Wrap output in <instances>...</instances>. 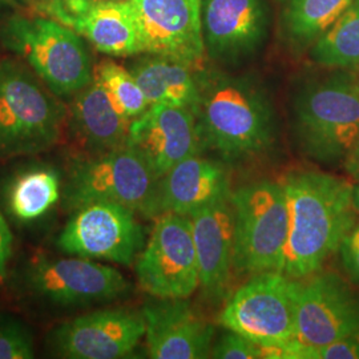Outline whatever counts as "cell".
<instances>
[{
  "label": "cell",
  "mask_w": 359,
  "mask_h": 359,
  "mask_svg": "<svg viewBox=\"0 0 359 359\" xmlns=\"http://www.w3.org/2000/svg\"><path fill=\"white\" fill-rule=\"evenodd\" d=\"M200 99L196 116L204 148L228 167L248 165L274 151L276 111L265 87L252 76L219 69L196 72Z\"/></svg>",
  "instance_id": "obj_1"
},
{
  "label": "cell",
  "mask_w": 359,
  "mask_h": 359,
  "mask_svg": "<svg viewBox=\"0 0 359 359\" xmlns=\"http://www.w3.org/2000/svg\"><path fill=\"white\" fill-rule=\"evenodd\" d=\"M289 209L283 274L302 280L325 268L358 218L353 181L316 169L287 172L283 180Z\"/></svg>",
  "instance_id": "obj_2"
},
{
  "label": "cell",
  "mask_w": 359,
  "mask_h": 359,
  "mask_svg": "<svg viewBox=\"0 0 359 359\" xmlns=\"http://www.w3.org/2000/svg\"><path fill=\"white\" fill-rule=\"evenodd\" d=\"M292 135L297 152L323 167H342L359 135L357 72L329 69L295 90Z\"/></svg>",
  "instance_id": "obj_3"
},
{
  "label": "cell",
  "mask_w": 359,
  "mask_h": 359,
  "mask_svg": "<svg viewBox=\"0 0 359 359\" xmlns=\"http://www.w3.org/2000/svg\"><path fill=\"white\" fill-rule=\"evenodd\" d=\"M65 118V105L26 63L0 60V158L51 149Z\"/></svg>",
  "instance_id": "obj_4"
},
{
  "label": "cell",
  "mask_w": 359,
  "mask_h": 359,
  "mask_svg": "<svg viewBox=\"0 0 359 359\" xmlns=\"http://www.w3.org/2000/svg\"><path fill=\"white\" fill-rule=\"evenodd\" d=\"M0 41L57 97L75 96L93 80L95 67L83 36L51 18L11 15L0 26Z\"/></svg>",
  "instance_id": "obj_5"
},
{
  "label": "cell",
  "mask_w": 359,
  "mask_h": 359,
  "mask_svg": "<svg viewBox=\"0 0 359 359\" xmlns=\"http://www.w3.org/2000/svg\"><path fill=\"white\" fill-rule=\"evenodd\" d=\"M233 273L250 277L281 271L289 209L281 181L258 180L231 191Z\"/></svg>",
  "instance_id": "obj_6"
},
{
  "label": "cell",
  "mask_w": 359,
  "mask_h": 359,
  "mask_svg": "<svg viewBox=\"0 0 359 359\" xmlns=\"http://www.w3.org/2000/svg\"><path fill=\"white\" fill-rule=\"evenodd\" d=\"M218 322L256 342L270 359L274 350L295 341L293 280L276 270L248 277L225 301Z\"/></svg>",
  "instance_id": "obj_7"
},
{
  "label": "cell",
  "mask_w": 359,
  "mask_h": 359,
  "mask_svg": "<svg viewBox=\"0 0 359 359\" xmlns=\"http://www.w3.org/2000/svg\"><path fill=\"white\" fill-rule=\"evenodd\" d=\"M158 179L128 145L95 154L76 164L65 185V205L115 203L149 218Z\"/></svg>",
  "instance_id": "obj_8"
},
{
  "label": "cell",
  "mask_w": 359,
  "mask_h": 359,
  "mask_svg": "<svg viewBox=\"0 0 359 359\" xmlns=\"http://www.w3.org/2000/svg\"><path fill=\"white\" fill-rule=\"evenodd\" d=\"M139 286L156 298H191L200 287V266L189 216L165 213L135 262Z\"/></svg>",
  "instance_id": "obj_9"
},
{
  "label": "cell",
  "mask_w": 359,
  "mask_h": 359,
  "mask_svg": "<svg viewBox=\"0 0 359 359\" xmlns=\"http://www.w3.org/2000/svg\"><path fill=\"white\" fill-rule=\"evenodd\" d=\"M357 289L346 277L332 270L293 280L295 341L323 346L359 333Z\"/></svg>",
  "instance_id": "obj_10"
},
{
  "label": "cell",
  "mask_w": 359,
  "mask_h": 359,
  "mask_svg": "<svg viewBox=\"0 0 359 359\" xmlns=\"http://www.w3.org/2000/svg\"><path fill=\"white\" fill-rule=\"evenodd\" d=\"M28 289L62 308H86L126 298L132 285L121 271L84 257L38 258L26 271Z\"/></svg>",
  "instance_id": "obj_11"
},
{
  "label": "cell",
  "mask_w": 359,
  "mask_h": 359,
  "mask_svg": "<svg viewBox=\"0 0 359 359\" xmlns=\"http://www.w3.org/2000/svg\"><path fill=\"white\" fill-rule=\"evenodd\" d=\"M145 243V231L135 210L102 201L76 209L60 233L57 246L71 256L130 266Z\"/></svg>",
  "instance_id": "obj_12"
},
{
  "label": "cell",
  "mask_w": 359,
  "mask_h": 359,
  "mask_svg": "<svg viewBox=\"0 0 359 359\" xmlns=\"http://www.w3.org/2000/svg\"><path fill=\"white\" fill-rule=\"evenodd\" d=\"M144 337L142 309L109 308L60 325L51 333V345L63 358L118 359L129 357Z\"/></svg>",
  "instance_id": "obj_13"
},
{
  "label": "cell",
  "mask_w": 359,
  "mask_h": 359,
  "mask_svg": "<svg viewBox=\"0 0 359 359\" xmlns=\"http://www.w3.org/2000/svg\"><path fill=\"white\" fill-rule=\"evenodd\" d=\"M127 145L157 179L204 149L196 114L189 108L167 104H152L130 121Z\"/></svg>",
  "instance_id": "obj_14"
},
{
  "label": "cell",
  "mask_w": 359,
  "mask_h": 359,
  "mask_svg": "<svg viewBox=\"0 0 359 359\" xmlns=\"http://www.w3.org/2000/svg\"><path fill=\"white\" fill-rule=\"evenodd\" d=\"M142 53L194 67L205 53L201 0H130Z\"/></svg>",
  "instance_id": "obj_15"
},
{
  "label": "cell",
  "mask_w": 359,
  "mask_h": 359,
  "mask_svg": "<svg viewBox=\"0 0 359 359\" xmlns=\"http://www.w3.org/2000/svg\"><path fill=\"white\" fill-rule=\"evenodd\" d=\"M142 311L151 358H210L215 326L193 308L189 298L151 297Z\"/></svg>",
  "instance_id": "obj_16"
},
{
  "label": "cell",
  "mask_w": 359,
  "mask_h": 359,
  "mask_svg": "<svg viewBox=\"0 0 359 359\" xmlns=\"http://www.w3.org/2000/svg\"><path fill=\"white\" fill-rule=\"evenodd\" d=\"M265 0H201L205 52L221 63L253 55L268 34Z\"/></svg>",
  "instance_id": "obj_17"
},
{
  "label": "cell",
  "mask_w": 359,
  "mask_h": 359,
  "mask_svg": "<svg viewBox=\"0 0 359 359\" xmlns=\"http://www.w3.org/2000/svg\"><path fill=\"white\" fill-rule=\"evenodd\" d=\"M231 193L228 165L222 160L194 154L158 179L149 218L165 213L192 216Z\"/></svg>",
  "instance_id": "obj_18"
},
{
  "label": "cell",
  "mask_w": 359,
  "mask_h": 359,
  "mask_svg": "<svg viewBox=\"0 0 359 359\" xmlns=\"http://www.w3.org/2000/svg\"><path fill=\"white\" fill-rule=\"evenodd\" d=\"M231 193L192 216L193 237L200 266L201 297L218 306L231 295L233 273Z\"/></svg>",
  "instance_id": "obj_19"
},
{
  "label": "cell",
  "mask_w": 359,
  "mask_h": 359,
  "mask_svg": "<svg viewBox=\"0 0 359 359\" xmlns=\"http://www.w3.org/2000/svg\"><path fill=\"white\" fill-rule=\"evenodd\" d=\"M129 124L130 120L116 108L95 77L75 95L71 105V127L92 156L127 145Z\"/></svg>",
  "instance_id": "obj_20"
},
{
  "label": "cell",
  "mask_w": 359,
  "mask_h": 359,
  "mask_svg": "<svg viewBox=\"0 0 359 359\" xmlns=\"http://www.w3.org/2000/svg\"><path fill=\"white\" fill-rule=\"evenodd\" d=\"M74 31L108 56L124 57L142 53L130 1L92 0Z\"/></svg>",
  "instance_id": "obj_21"
},
{
  "label": "cell",
  "mask_w": 359,
  "mask_h": 359,
  "mask_svg": "<svg viewBox=\"0 0 359 359\" xmlns=\"http://www.w3.org/2000/svg\"><path fill=\"white\" fill-rule=\"evenodd\" d=\"M149 105L167 104L189 108L196 114L200 92L192 65L176 59L147 53L129 68Z\"/></svg>",
  "instance_id": "obj_22"
},
{
  "label": "cell",
  "mask_w": 359,
  "mask_h": 359,
  "mask_svg": "<svg viewBox=\"0 0 359 359\" xmlns=\"http://www.w3.org/2000/svg\"><path fill=\"white\" fill-rule=\"evenodd\" d=\"M354 0H281L283 26L289 41L299 50L325 34Z\"/></svg>",
  "instance_id": "obj_23"
},
{
  "label": "cell",
  "mask_w": 359,
  "mask_h": 359,
  "mask_svg": "<svg viewBox=\"0 0 359 359\" xmlns=\"http://www.w3.org/2000/svg\"><path fill=\"white\" fill-rule=\"evenodd\" d=\"M310 59L326 69L359 71V0L310 47Z\"/></svg>",
  "instance_id": "obj_24"
},
{
  "label": "cell",
  "mask_w": 359,
  "mask_h": 359,
  "mask_svg": "<svg viewBox=\"0 0 359 359\" xmlns=\"http://www.w3.org/2000/svg\"><path fill=\"white\" fill-rule=\"evenodd\" d=\"M60 197V181L51 169H32L13 181L8 204L15 217L32 221L44 216Z\"/></svg>",
  "instance_id": "obj_25"
},
{
  "label": "cell",
  "mask_w": 359,
  "mask_h": 359,
  "mask_svg": "<svg viewBox=\"0 0 359 359\" xmlns=\"http://www.w3.org/2000/svg\"><path fill=\"white\" fill-rule=\"evenodd\" d=\"M93 77L103 86L116 108L130 121L148 109L149 103L144 92L127 68L112 60H103L95 67Z\"/></svg>",
  "instance_id": "obj_26"
},
{
  "label": "cell",
  "mask_w": 359,
  "mask_h": 359,
  "mask_svg": "<svg viewBox=\"0 0 359 359\" xmlns=\"http://www.w3.org/2000/svg\"><path fill=\"white\" fill-rule=\"evenodd\" d=\"M359 359V333L323 346H308L293 341L271 353L270 359Z\"/></svg>",
  "instance_id": "obj_27"
},
{
  "label": "cell",
  "mask_w": 359,
  "mask_h": 359,
  "mask_svg": "<svg viewBox=\"0 0 359 359\" xmlns=\"http://www.w3.org/2000/svg\"><path fill=\"white\" fill-rule=\"evenodd\" d=\"M34 357V338L26 325L13 318L0 320V359H29Z\"/></svg>",
  "instance_id": "obj_28"
},
{
  "label": "cell",
  "mask_w": 359,
  "mask_h": 359,
  "mask_svg": "<svg viewBox=\"0 0 359 359\" xmlns=\"http://www.w3.org/2000/svg\"><path fill=\"white\" fill-rule=\"evenodd\" d=\"M218 339L213 341L210 358L261 359L265 358L264 348L241 334L225 329Z\"/></svg>",
  "instance_id": "obj_29"
},
{
  "label": "cell",
  "mask_w": 359,
  "mask_h": 359,
  "mask_svg": "<svg viewBox=\"0 0 359 359\" xmlns=\"http://www.w3.org/2000/svg\"><path fill=\"white\" fill-rule=\"evenodd\" d=\"M337 255L345 277L359 289V216L344 236Z\"/></svg>",
  "instance_id": "obj_30"
},
{
  "label": "cell",
  "mask_w": 359,
  "mask_h": 359,
  "mask_svg": "<svg viewBox=\"0 0 359 359\" xmlns=\"http://www.w3.org/2000/svg\"><path fill=\"white\" fill-rule=\"evenodd\" d=\"M13 240L11 229L0 215V281L4 278L8 261L13 256Z\"/></svg>",
  "instance_id": "obj_31"
},
{
  "label": "cell",
  "mask_w": 359,
  "mask_h": 359,
  "mask_svg": "<svg viewBox=\"0 0 359 359\" xmlns=\"http://www.w3.org/2000/svg\"><path fill=\"white\" fill-rule=\"evenodd\" d=\"M342 168L353 182H359V135Z\"/></svg>",
  "instance_id": "obj_32"
},
{
  "label": "cell",
  "mask_w": 359,
  "mask_h": 359,
  "mask_svg": "<svg viewBox=\"0 0 359 359\" xmlns=\"http://www.w3.org/2000/svg\"><path fill=\"white\" fill-rule=\"evenodd\" d=\"M29 0H0V10L1 8H13V7H19L26 4Z\"/></svg>",
  "instance_id": "obj_33"
},
{
  "label": "cell",
  "mask_w": 359,
  "mask_h": 359,
  "mask_svg": "<svg viewBox=\"0 0 359 359\" xmlns=\"http://www.w3.org/2000/svg\"><path fill=\"white\" fill-rule=\"evenodd\" d=\"M353 200H354V208L359 216V182H353Z\"/></svg>",
  "instance_id": "obj_34"
},
{
  "label": "cell",
  "mask_w": 359,
  "mask_h": 359,
  "mask_svg": "<svg viewBox=\"0 0 359 359\" xmlns=\"http://www.w3.org/2000/svg\"><path fill=\"white\" fill-rule=\"evenodd\" d=\"M114 1H130V0H114Z\"/></svg>",
  "instance_id": "obj_35"
},
{
  "label": "cell",
  "mask_w": 359,
  "mask_h": 359,
  "mask_svg": "<svg viewBox=\"0 0 359 359\" xmlns=\"http://www.w3.org/2000/svg\"><path fill=\"white\" fill-rule=\"evenodd\" d=\"M357 76H358V80H359V71H358V72H357Z\"/></svg>",
  "instance_id": "obj_36"
}]
</instances>
